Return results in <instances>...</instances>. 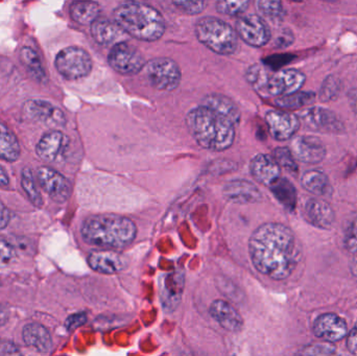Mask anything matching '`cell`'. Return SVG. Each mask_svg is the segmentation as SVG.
Returning <instances> with one entry per match:
<instances>
[{
	"label": "cell",
	"mask_w": 357,
	"mask_h": 356,
	"mask_svg": "<svg viewBox=\"0 0 357 356\" xmlns=\"http://www.w3.org/2000/svg\"><path fill=\"white\" fill-rule=\"evenodd\" d=\"M249 254L258 272L275 280L287 279L300 258L295 234L282 224L268 223L254 231Z\"/></svg>",
	"instance_id": "cell-1"
},
{
	"label": "cell",
	"mask_w": 357,
	"mask_h": 356,
	"mask_svg": "<svg viewBox=\"0 0 357 356\" xmlns=\"http://www.w3.org/2000/svg\"><path fill=\"white\" fill-rule=\"evenodd\" d=\"M186 125L195 141L206 150L222 152L234 142L235 125L207 107L199 106L189 111Z\"/></svg>",
	"instance_id": "cell-2"
},
{
	"label": "cell",
	"mask_w": 357,
	"mask_h": 356,
	"mask_svg": "<svg viewBox=\"0 0 357 356\" xmlns=\"http://www.w3.org/2000/svg\"><path fill=\"white\" fill-rule=\"evenodd\" d=\"M81 232L84 240L92 246L121 249L133 242L137 228L132 219L108 213L88 217L82 226Z\"/></svg>",
	"instance_id": "cell-3"
},
{
	"label": "cell",
	"mask_w": 357,
	"mask_h": 356,
	"mask_svg": "<svg viewBox=\"0 0 357 356\" xmlns=\"http://www.w3.org/2000/svg\"><path fill=\"white\" fill-rule=\"evenodd\" d=\"M113 18L128 35L142 41H157L165 35L162 15L156 8L142 2L119 4L113 12Z\"/></svg>",
	"instance_id": "cell-4"
},
{
	"label": "cell",
	"mask_w": 357,
	"mask_h": 356,
	"mask_svg": "<svg viewBox=\"0 0 357 356\" xmlns=\"http://www.w3.org/2000/svg\"><path fill=\"white\" fill-rule=\"evenodd\" d=\"M245 79L260 93L282 98L299 91L305 83L306 77L297 69L270 72L261 65H253L245 72Z\"/></svg>",
	"instance_id": "cell-5"
},
{
	"label": "cell",
	"mask_w": 357,
	"mask_h": 356,
	"mask_svg": "<svg viewBox=\"0 0 357 356\" xmlns=\"http://www.w3.org/2000/svg\"><path fill=\"white\" fill-rule=\"evenodd\" d=\"M195 36L206 47L222 56L234 54L238 46L234 29L215 17L199 19L195 24Z\"/></svg>",
	"instance_id": "cell-6"
},
{
	"label": "cell",
	"mask_w": 357,
	"mask_h": 356,
	"mask_svg": "<svg viewBox=\"0 0 357 356\" xmlns=\"http://www.w3.org/2000/svg\"><path fill=\"white\" fill-rule=\"evenodd\" d=\"M54 65L65 79H79L91 72L92 59L83 48L70 46L56 54Z\"/></svg>",
	"instance_id": "cell-7"
},
{
	"label": "cell",
	"mask_w": 357,
	"mask_h": 356,
	"mask_svg": "<svg viewBox=\"0 0 357 356\" xmlns=\"http://www.w3.org/2000/svg\"><path fill=\"white\" fill-rule=\"evenodd\" d=\"M149 83L157 90L173 91L180 85V67L169 58H156L146 62L144 66Z\"/></svg>",
	"instance_id": "cell-8"
},
{
	"label": "cell",
	"mask_w": 357,
	"mask_h": 356,
	"mask_svg": "<svg viewBox=\"0 0 357 356\" xmlns=\"http://www.w3.org/2000/svg\"><path fill=\"white\" fill-rule=\"evenodd\" d=\"M108 62L116 72L123 75H137L144 70L146 64L142 52L128 42L113 46Z\"/></svg>",
	"instance_id": "cell-9"
},
{
	"label": "cell",
	"mask_w": 357,
	"mask_h": 356,
	"mask_svg": "<svg viewBox=\"0 0 357 356\" xmlns=\"http://www.w3.org/2000/svg\"><path fill=\"white\" fill-rule=\"evenodd\" d=\"M236 33L249 45L262 47L270 42L271 29L264 18L245 15L236 21Z\"/></svg>",
	"instance_id": "cell-10"
},
{
	"label": "cell",
	"mask_w": 357,
	"mask_h": 356,
	"mask_svg": "<svg viewBox=\"0 0 357 356\" xmlns=\"http://www.w3.org/2000/svg\"><path fill=\"white\" fill-rule=\"evenodd\" d=\"M300 119L312 131L335 134H340L344 131L343 123L340 121L335 113L327 109L319 107L306 109L300 113Z\"/></svg>",
	"instance_id": "cell-11"
},
{
	"label": "cell",
	"mask_w": 357,
	"mask_h": 356,
	"mask_svg": "<svg viewBox=\"0 0 357 356\" xmlns=\"http://www.w3.org/2000/svg\"><path fill=\"white\" fill-rule=\"evenodd\" d=\"M266 121L271 136L278 141L291 139L300 127L299 117L285 111H270L266 113Z\"/></svg>",
	"instance_id": "cell-12"
},
{
	"label": "cell",
	"mask_w": 357,
	"mask_h": 356,
	"mask_svg": "<svg viewBox=\"0 0 357 356\" xmlns=\"http://www.w3.org/2000/svg\"><path fill=\"white\" fill-rule=\"evenodd\" d=\"M294 158L307 164L322 162L326 156V148L322 140L316 136H298L291 141Z\"/></svg>",
	"instance_id": "cell-13"
},
{
	"label": "cell",
	"mask_w": 357,
	"mask_h": 356,
	"mask_svg": "<svg viewBox=\"0 0 357 356\" xmlns=\"http://www.w3.org/2000/svg\"><path fill=\"white\" fill-rule=\"evenodd\" d=\"M37 178L42 189L52 200L59 203L68 200L71 194V186L64 176L50 167H40L37 171Z\"/></svg>",
	"instance_id": "cell-14"
},
{
	"label": "cell",
	"mask_w": 357,
	"mask_h": 356,
	"mask_svg": "<svg viewBox=\"0 0 357 356\" xmlns=\"http://www.w3.org/2000/svg\"><path fill=\"white\" fill-rule=\"evenodd\" d=\"M314 332L318 338L326 343L339 342L348 334L345 320L335 314H323L317 318L314 323Z\"/></svg>",
	"instance_id": "cell-15"
},
{
	"label": "cell",
	"mask_w": 357,
	"mask_h": 356,
	"mask_svg": "<svg viewBox=\"0 0 357 356\" xmlns=\"http://www.w3.org/2000/svg\"><path fill=\"white\" fill-rule=\"evenodd\" d=\"M23 113L27 118L39 123L56 125H63L65 123L64 113L46 100H29L23 106Z\"/></svg>",
	"instance_id": "cell-16"
},
{
	"label": "cell",
	"mask_w": 357,
	"mask_h": 356,
	"mask_svg": "<svg viewBox=\"0 0 357 356\" xmlns=\"http://www.w3.org/2000/svg\"><path fill=\"white\" fill-rule=\"evenodd\" d=\"M88 263L93 271L106 275L121 273L127 268L128 261L115 251H94L88 256Z\"/></svg>",
	"instance_id": "cell-17"
},
{
	"label": "cell",
	"mask_w": 357,
	"mask_h": 356,
	"mask_svg": "<svg viewBox=\"0 0 357 356\" xmlns=\"http://www.w3.org/2000/svg\"><path fill=\"white\" fill-rule=\"evenodd\" d=\"M91 35L100 45L115 46L127 42L129 35L115 22L107 18H98L91 24Z\"/></svg>",
	"instance_id": "cell-18"
},
{
	"label": "cell",
	"mask_w": 357,
	"mask_h": 356,
	"mask_svg": "<svg viewBox=\"0 0 357 356\" xmlns=\"http://www.w3.org/2000/svg\"><path fill=\"white\" fill-rule=\"evenodd\" d=\"M69 146V138L60 131L44 134L38 142L36 152L38 156L48 162H54L62 156Z\"/></svg>",
	"instance_id": "cell-19"
},
{
	"label": "cell",
	"mask_w": 357,
	"mask_h": 356,
	"mask_svg": "<svg viewBox=\"0 0 357 356\" xmlns=\"http://www.w3.org/2000/svg\"><path fill=\"white\" fill-rule=\"evenodd\" d=\"M250 169L256 181L268 187L274 185L281 178L280 167L268 155L259 154L254 157L250 164Z\"/></svg>",
	"instance_id": "cell-20"
},
{
	"label": "cell",
	"mask_w": 357,
	"mask_h": 356,
	"mask_svg": "<svg viewBox=\"0 0 357 356\" xmlns=\"http://www.w3.org/2000/svg\"><path fill=\"white\" fill-rule=\"evenodd\" d=\"M224 196L227 200L238 204L259 202L262 199L257 186L247 180H233L224 187Z\"/></svg>",
	"instance_id": "cell-21"
},
{
	"label": "cell",
	"mask_w": 357,
	"mask_h": 356,
	"mask_svg": "<svg viewBox=\"0 0 357 356\" xmlns=\"http://www.w3.org/2000/svg\"><path fill=\"white\" fill-rule=\"evenodd\" d=\"M210 315L224 330L237 332L243 327V320L238 311L224 300H215L210 305Z\"/></svg>",
	"instance_id": "cell-22"
},
{
	"label": "cell",
	"mask_w": 357,
	"mask_h": 356,
	"mask_svg": "<svg viewBox=\"0 0 357 356\" xmlns=\"http://www.w3.org/2000/svg\"><path fill=\"white\" fill-rule=\"evenodd\" d=\"M305 217L314 227L329 229L335 222V212L331 205L320 199H310L305 204Z\"/></svg>",
	"instance_id": "cell-23"
},
{
	"label": "cell",
	"mask_w": 357,
	"mask_h": 356,
	"mask_svg": "<svg viewBox=\"0 0 357 356\" xmlns=\"http://www.w3.org/2000/svg\"><path fill=\"white\" fill-rule=\"evenodd\" d=\"M184 288V277L180 272H174L163 278L161 302L167 311H174L180 303Z\"/></svg>",
	"instance_id": "cell-24"
},
{
	"label": "cell",
	"mask_w": 357,
	"mask_h": 356,
	"mask_svg": "<svg viewBox=\"0 0 357 356\" xmlns=\"http://www.w3.org/2000/svg\"><path fill=\"white\" fill-rule=\"evenodd\" d=\"M22 339L27 347L37 353H50L52 347V336L41 324L31 323L25 326L23 328Z\"/></svg>",
	"instance_id": "cell-25"
},
{
	"label": "cell",
	"mask_w": 357,
	"mask_h": 356,
	"mask_svg": "<svg viewBox=\"0 0 357 356\" xmlns=\"http://www.w3.org/2000/svg\"><path fill=\"white\" fill-rule=\"evenodd\" d=\"M203 106L211 109L214 112L228 118L236 127L241 121V112L236 105L226 96L220 94H210L204 98Z\"/></svg>",
	"instance_id": "cell-26"
},
{
	"label": "cell",
	"mask_w": 357,
	"mask_h": 356,
	"mask_svg": "<svg viewBox=\"0 0 357 356\" xmlns=\"http://www.w3.org/2000/svg\"><path fill=\"white\" fill-rule=\"evenodd\" d=\"M71 18L79 24H92L100 16V6L94 1H75L70 6Z\"/></svg>",
	"instance_id": "cell-27"
},
{
	"label": "cell",
	"mask_w": 357,
	"mask_h": 356,
	"mask_svg": "<svg viewBox=\"0 0 357 356\" xmlns=\"http://www.w3.org/2000/svg\"><path fill=\"white\" fill-rule=\"evenodd\" d=\"M20 156L18 139L8 127L0 123V159L14 162Z\"/></svg>",
	"instance_id": "cell-28"
},
{
	"label": "cell",
	"mask_w": 357,
	"mask_h": 356,
	"mask_svg": "<svg viewBox=\"0 0 357 356\" xmlns=\"http://www.w3.org/2000/svg\"><path fill=\"white\" fill-rule=\"evenodd\" d=\"M273 194L277 200L289 210H294L297 203V190L287 179L280 178L274 185L271 186Z\"/></svg>",
	"instance_id": "cell-29"
},
{
	"label": "cell",
	"mask_w": 357,
	"mask_h": 356,
	"mask_svg": "<svg viewBox=\"0 0 357 356\" xmlns=\"http://www.w3.org/2000/svg\"><path fill=\"white\" fill-rule=\"evenodd\" d=\"M301 184L307 192L317 196H323L328 189L329 180L322 171L310 169L302 176Z\"/></svg>",
	"instance_id": "cell-30"
},
{
	"label": "cell",
	"mask_w": 357,
	"mask_h": 356,
	"mask_svg": "<svg viewBox=\"0 0 357 356\" xmlns=\"http://www.w3.org/2000/svg\"><path fill=\"white\" fill-rule=\"evenodd\" d=\"M21 62L23 63L27 70L37 81L44 82L46 79V73L43 65L40 60L39 54L33 48L25 46L20 50Z\"/></svg>",
	"instance_id": "cell-31"
},
{
	"label": "cell",
	"mask_w": 357,
	"mask_h": 356,
	"mask_svg": "<svg viewBox=\"0 0 357 356\" xmlns=\"http://www.w3.org/2000/svg\"><path fill=\"white\" fill-rule=\"evenodd\" d=\"M316 100V94L314 92L298 91L289 95L282 96L276 100V105L280 108L287 110H297L312 104Z\"/></svg>",
	"instance_id": "cell-32"
},
{
	"label": "cell",
	"mask_w": 357,
	"mask_h": 356,
	"mask_svg": "<svg viewBox=\"0 0 357 356\" xmlns=\"http://www.w3.org/2000/svg\"><path fill=\"white\" fill-rule=\"evenodd\" d=\"M258 12L272 22L277 23L282 21L284 17V8L280 1L275 0H259L256 3Z\"/></svg>",
	"instance_id": "cell-33"
},
{
	"label": "cell",
	"mask_w": 357,
	"mask_h": 356,
	"mask_svg": "<svg viewBox=\"0 0 357 356\" xmlns=\"http://www.w3.org/2000/svg\"><path fill=\"white\" fill-rule=\"evenodd\" d=\"M21 184L22 188L26 194L27 198L31 201V204L35 205L36 207L40 208L43 205L41 194L38 190L37 185L33 181V173L31 169H25L22 171V177H21Z\"/></svg>",
	"instance_id": "cell-34"
},
{
	"label": "cell",
	"mask_w": 357,
	"mask_h": 356,
	"mask_svg": "<svg viewBox=\"0 0 357 356\" xmlns=\"http://www.w3.org/2000/svg\"><path fill=\"white\" fill-rule=\"evenodd\" d=\"M273 158L279 167L287 169L289 173H297L298 167L295 158L289 148H277L273 152Z\"/></svg>",
	"instance_id": "cell-35"
},
{
	"label": "cell",
	"mask_w": 357,
	"mask_h": 356,
	"mask_svg": "<svg viewBox=\"0 0 357 356\" xmlns=\"http://www.w3.org/2000/svg\"><path fill=\"white\" fill-rule=\"evenodd\" d=\"M250 2L248 0H220L216 2V10L220 14L230 15V16H238L245 12Z\"/></svg>",
	"instance_id": "cell-36"
},
{
	"label": "cell",
	"mask_w": 357,
	"mask_h": 356,
	"mask_svg": "<svg viewBox=\"0 0 357 356\" xmlns=\"http://www.w3.org/2000/svg\"><path fill=\"white\" fill-rule=\"evenodd\" d=\"M335 348L331 343H314L302 348L296 356H333Z\"/></svg>",
	"instance_id": "cell-37"
},
{
	"label": "cell",
	"mask_w": 357,
	"mask_h": 356,
	"mask_svg": "<svg viewBox=\"0 0 357 356\" xmlns=\"http://www.w3.org/2000/svg\"><path fill=\"white\" fill-rule=\"evenodd\" d=\"M340 82L335 77H327L321 88L320 98L322 102H329V100L335 98L339 94Z\"/></svg>",
	"instance_id": "cell-38"
},
{
	"label": "cell",
	"mask_w": 357,
	"mask_h": 356,
	"mask_svg": "<svg viewBox=\"0 0 357 356\" xmlns=\"http://www.w3.org/2000/svg\"><path fill=\"white\" fill-rule=\"evenodd\" d=\"M344 244L348 252L357 255V219L352 222L346 230Z\"/></svg>",
	"instance_id": "cell-39"
},
{
	"label": "cell",
	"mask_w": 357,
	"mask_h": 356,
	"mask_svg": "<svg viewBox=\"0 0 357 356\" xmlns=\"http://www.w3.org/2000/svg\"><path fill=\"white\" fill-rule=\"evenodd\" d=\"M173 3L180 8L181 10L189 15L201 14L205 10L206 6H207L205 1H193V0L174 1Z\"/></svg>",
	"instance_id": "cell-40"
},
{
	"label": "cell",
	"mask_w": 357,
	"mask_h": 356,
	"mask_svg": "<svg viewBox=\"0 0 357 356\" xmlns=\"http://www.w3.org/2000/svg\"><path fill=\"white\" fill-rule=\"evenodd\" d=\"M16 253L14 248L6 240H0V269L8 267L14 261Z\"/></svg>",
	"instance_id": "cell-41"
},
{
	"label": "cell",
	"mask_w": 357,
	"mask_h": 356,
	"mask_svg": "<svg viewBox=\"0 0 357 356\" xmlns=\"http://www.w3.org/2000/svg\"><path fill=\"white\" fill-rule=\"evenodd\" d=\"M86 321H87V317H86L85 314H75V315L70 316L66 320L65 326H66L67 330H73L83 325Z\"/></svg>",
	"instance_id": "cell-42"
},
{
	"label": "cell",
	"mask_w": 357,
	"mask_h": 356,
	"mask_svg": "<svg viewBox=\"0 0 357 356\" xmlns=\"http://www.w3.org/2000/svg\"><path fill=\"white\" fill-rule=\"evenodd\" d=\"M0 356H22L20 350L10 342L0 343Z\"/></svg>",
	"instance_id": "cell-43"
},
{
	"label": "cell",
	"mask_w": 357,
	"mask_h": 356,
	"mask_svg": "<svg viewBox=\"0 0 357 356\" xmlns=\"http://www.w3.org/2000/svg\"><path fill=\"white\" fill-rule=\"evenodd\" d=\"M10 215L6 205L0 201V230L4 229L10 223Z\"/></svg>",
	"instance_id": "cell-44"
},
{
	"label": "cell",
	"mask_w": 357,
	"mask_h": 356,
	"mask_svg": "<svg viewBox=\"0 0 357 356\" xmlns=\"http://www.w3.org/2000/svg\"><path fill=\"white\" fill-rule=\"evenodd\" d=\"M347 346L352 353L357 355V324L348 336Z\"/></svg>",
	"instance_id": "cell-45"
},
{
	"label": "cell",
	"mask_w": 357,
	"mask_h": 356,
	"mask_svg": "<svg viewBox=\"0 0 357 356\" xmlns=\"http://www.w3.org/2000/svg\"><path fill=\"white\" fill-rule=\"evenodd\" d=\"M348 98H349V104L352 110L357 114V88L350 90L349 93H348Z\"/></svg>",
	"instance_id": "cell-46"
},
{
	"label": "cell",
	"mask_w": 357,
	"mask_h": 356,
	"mask_svg": "<svg viewBox=\"0 0 357 356\" xmlns=\"http://www.w3.org/2000/svg\"><path fill=\"white\" fill-rule=\"evenodd\" d=\"M8 182H10V180H8V173H6V171L0 167V187L8 186Z\"/></svg>",
	"instance_id": "cell-47"
},
{
	"label": "cell",
	"mask_w": 357,
	"mask_h": 356,
	"mask_svg": "<svg viewBox=\"0 0 357 356\" xmlns=\"http://www.w3.org/2000/svg\"><path fill=\"white\" fill-rule=\"evenodd\" d=\"M8 321V313H6V309L0 307V326L4 325Z\"/></svg>",
	"instance_id": "cell-48"
},
{
	"label": "cell",
	"mask_w": 357,
	"mask_h": 356,
	"mask_svg": "<svg viewBox=\"0 0 357 356\" xmlns=\"http://www.w3.org/2000/svg\"><path fill=\"white\" fill-rule=\"evenodd\" d=\"M0 343H1V342H0Z\"/></svg>",
	"instance_id": "cell-49"
}]
</instances>
